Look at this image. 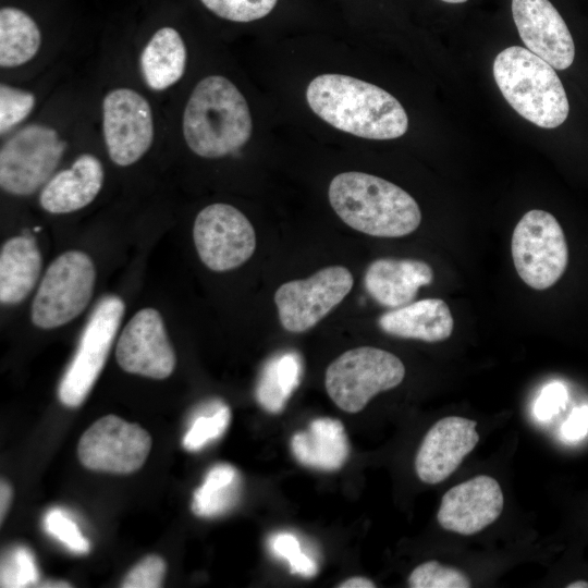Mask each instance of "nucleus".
<instances>
[{
    "label": "nucleus",
    "instance_id": "nucleus-24",
    "mask_svg": "<svg viewBox=\"0 0 588 588\" xmlns=\"http://www.w3.org/2000/svg\"><path fill=\"white\" fill-rule=\"evenodd\" d=\"M303 372L301 356L284 352L271 357L264 366L256 387V400L271 414L283 411L298 387Z\"/></svg>",
    "mask_w": 588,
    "mask_h": 588
},
{
    "label": "nucleus",
    "instance_id": "nucleus-37",
    "mask_svg": "<svg viewBox=\"0 0 588 588\" xmlns=\"http://www.w3.org/2000/svg\"><path fill=\"white\" fill-rule=\"evenodd\" d=\"M12 488L10 483L2 479L0 483V522L2 524L8 510L10 507L11 501H12Z\"/></svg>",
    "mask_w": 588,
    "mask_h": 588
},
{
    "label": "nucleus",
    "instance_id": "nucleus-12",
    "mask_svg": "<svg viewBox=\"0 0 588 588\" xmlns=\"http://www.w3.org/2000/svg\"><path fill=\"white\" fill-rule=\"evenodd\" d=\"M151 437L137 424L107 415L96 420L81 437L78 458L86 468L112 474H131L145 463Z\"/></svg>",
    "mask_w": 588,
    "mask_h": 588
},
{
    "label": "nucleus",
    "instance_id": "nucleus-20",
    "mask_svg": "<svg viewBox=\"0 0 588 588\" xmlns=\"http://www.w3.org/2000/svg\"><path fill=\"white\" fill-rule=\"evenodd\" d=\"M378 324L393 336L434 343L451 336L454 320L444 301L426 298L382 314Z\"/></svg>",
    "mask_w": 588,
    "mask_h": 588
},
{
    "label": "nucleus",
    "instance_id": "nucleus-29",
    "mask_svg": "<svg viewBox=\"0 0 588 588\" xmlns=\"http://www.w3.org/2000/svg\"><path fill=\"white\" fill-rule=\"evenodd\" d=\"M38 568L32 551L23 546L14 547L1 559V587H29L38 584Z\"/></svg>",
    "mask_w": 588,
    "mask_h": 588
},
{
    "label": "nucleus",
    "instance_id": "nucleus-3",
    "mask_svg": "<svg viewBox=\"0 0 588 588\" xmlns=\"http://www.w3.org/2000/svg\"><path fill=\"white\" fill-rule=\"evenodd\" d=\"M183 134L193 152L204 158L230 155L252 134L248 105L228 78L211 75L194 88L183 115Z\"/></svg>",
    "mask_w": 588,
    "mask_h": 588
},
{
    "label": "nucleus",
    "instance_id": "nucleus-8",
    "mask_svg": "<svg viewBox=\"0 0 588 588\" xmlns=\"http://www.w3.org/2000/svg\"><path fill=\"white\" fill-rule=\"evenodd\" d=\"M124 309L117 295H106L95 306L59 384L58 395L64 405L77 407L87 397L106 364Z\"/></svg>",
    "mask_w": 588,
    "mask_h": 588
},
{
    "label": "nucleus",
    "instance_id": "nucleus-41",
    "mask_svg": "<svg viewBox=\"0 0 588 588\" xmlns=\"http://www.w3.org/2000/svg\"><path fill=\"white\" fill-rule=\"evenodd\" d=\"M443 2H446V3H463V2H466L467 0H441Z\"/></svg>",
    "mask_w": 588,
    "mask_h": 588
},
{
    "label": "nucleus",
    "instance_id": "nucleus-2",
    "mask_svg": "<svg viewBox=\"0 0 588 588\" xmlns=\"http://www.w3.org/2000/svg\"><path fill=\"white\" fill-rule=\"evenodd\" d=\"M329 201L352 229L377 237H402L421 222L416 200L400 186L364 172H343L329 185Z\"/></svg>",
    "mask_w": 588,
    "mask_h": 588
},
{
    "label": "nucleus",
    "instance_id": "nucleus-11",
    "mask_svg": "<svg viewBox=\"0 0 588 588\" xmlns=\"http://www.w3.org/2000/svg\"><path fill=\"white\" fill-rule=\"evenodd\" d=\"M193 238L203 264L217 272L242 266L256 248L252 223L228 204H212L201 209L194 222Z\"/></svg>",
    "mask_w": 588,
    "mask_h": 588
},
{
    "label": "nucleus",
    "instance_id": "nucleus-23",
    "mask_svg": "<svg viewBox=\"0 0 588 588\" xmlns=\"http://www.w3.org/2000/svg\"><path fill=\"white\" fill-rule=\"evenodd\" d=\"M186 48L172 27L158 29L145 46L140 68L146 84L154 90L174 85L184 74Z\"/></svg>",
    "mask_w": 588,
    "mask_h": 588
},
{
    "label": "nucleus",
    "instance_id": "nucleus-18",
    "mask_svg": "<svg viewBox=\"0 0 588 588\" xmlns=\"http://www.w3.org/2000/svg\"><path fill=\"white\" fill-rule=\"evenodd\" d=\"M432 280V268L422 260L380 258L368 266L364 285L378 304L393 309L412 303Z\"/></svg>",
    "mask_w": 588,
    "mask_h": 588
},
{
    "label": "nucleus",
    "instance_id": "nucleus-26",
    "mask_svg": "<svg viewBox=\"0 0 588 588\" xmlns=\"http://www.w3.org/2000/svg\"><path fill=\"white\" fill-rule=\"evenodd\" d=\"M241 475L226 463L215 465L195 490L192 511L195 515L212 518L231 511L241 495Z\"/></svg>",
    "mask_w": 588,
    "mask_h": 588
},
{
    "label": "nucleus",
    "instance_id": "nucleus-35",
    "mask_svg": "<svg viewBox=\"0 0 588 588\" xmlns=\"http://www.w3.org/2000/svg\"><path fill=\"white\" fill-rule=\"evenodd\" d=\"M566 399L567 394L563 384L553 382L547 385L541 391L535 405L537 417L543 420L551 418L565 405Z\"/></svg>",
    "mask_w": 588,
    "mask_h": 588
},
{
    "label": "nucleus",
    "instance_id": "nucleus-38",
    "mask_svg": "<svg viewBox=\"0 0 588 588\" xmlns=\"http://www.w3.org/2000/svg\"><path fill=\"white\" fill-rule=\"evenodd\" d=\"M339 588H373L376 587L375 583L363 576L351 577L340 585Z\"/></svg>",
    "mask_w": 588,
    "mask_h": 588
},
{
    "label": "nucleus",
    "instance_id": "nucleus-17",
    "mask_svg": "<svg viewBox=\"0 0 588 588\" xmlns=\"http://www.w3.org/2000/svg\"><path fill=\"white\" fill-rule=\"evenodd\" d=\"M512 14L529 51L556 70L572 65L575 57L573 37L549 0H512Z\"/></svg>",
    "mask_w": 588,
    "mask_h": 588
},
{
    "label": "nucleus",
    "instance_id": "nucleus-22",
    "mask_svg": "<svg viewBox=\"0 0 588 588\" xmlns=\"http://www.w3.org/2000/svg\"><path fill=\"white\" fill-rule=\"evenodd\" d=\"M42 259L34 237L16 235L3 243L0 252V302L15 305L35 287Z\"/></svg>",
    "mask_w": 588,
    "mask_h": 588
},
{
    "label": "nucleus",
    "instance_id": "nucleus-34",
    "mask_svg": "<svg viewBox=\"0 0 588 588\" xmlns=\"http://www.w3.org/2000/svg\"><path fill=\"white\" fill-rule=\"evenodd\" d=\"M167 565L159 555H147L124 577L123 588H158L162 586Z\"/></svg>",
    "mask_w": 588,
    "mask_h": 588
},
{
    "label": "nucleus",
    "instance_id": "nucleus-28",
    "mask_svg": "<svg viewBox=\"0 0 588 588\" xmlns=\"http://www.w3.org/2000/svg\"><path fill=\"white\" fill-rule=\"evenodd\" d=\"M268 547L275 558L289 563L292 574L310 578L319 571L316 559L303 550L301 540L292 532L273 534L268 540Z\"/></svg>",
    "mask_w": 588,
    "mask_h": 588
},
{
    "label": "nucleus",
    "instance_id": "nucleus-7",
    "mask_svg": "<svg viewBox=\"0 0 588 588\" xmlns=\"http://www.w3.org/2000/svg\"><path fill=\"white\" fill-rule=\"evenodd\" d=\"M511 252L519 278L538 291L556 283L568 262L562 226L551 213L539 209L520 218L512 234Z\"/></svg>",
    "mask_w": 588,
    "mask_h": 588
},
{
    "label": "nucleus",
    "instance_id": "nucleus-15",
    "mask_svg": "<svg viewBox=\"0 0 588 588\" xmlns=\"http://www.w3.org/2000/svg\"><path fill=\"white\" fill-rule=\"evenodd\" d=\"M503 506L504 497L498 480L479 475L443 494L437 520L445 530L470 536L494 523Z\"/></svg>",
    "mask_w": 588,
    "mask_h": 588
},
{
    "label": "nucleus",
    "instance_id": "nucleus-1",
    "mask_svg": "<svg viewBox=\"0 0 588 588\" xmlns=\"http://www.w3.org/2000/svg\"><path fill=\"white\" fill-rule=\"evenodd\" d=\"M311 110L333 127L369 139L404 135L408 118L400 101L384 89L341 74H322L308 85Z\"/></svg>",
    "mask_w": 588,
    "mask_h": 588
},
{
    "label": "nucleus",
    "instance_id": "nucleus-19",
    "mask_svg": "<svg viewBox=\"0 0 588 588\" xmlns=\"http://www.w3.org/2000/svg\"><path fill=\"white\" fill-rule=\"evenodd\" d=\"M103 183L101 162L83 154L66 169L52 175L39 196L41 207L50 213H70L89 205Z\"/></svg>",
    "mask_w": 588,
    "mask_h": 588
},
{
    "label": "nucleus",
    "instance_id": "nucleus-9",
    "mask_svg": "<svg viewBox=\"0 0 588 588\" xmlns=\"http://www.w3.org/2000/svg\"><path fill=\"white\" fill-rule=\"evenodd\" d=\"M64 149L65 143L49 126L21 128L1 147V188L16 196L34 194L52 177Z\"/></svg>",
    "mask_w": 588,
    "mask_h": 588
},
{
    "label": "nucleus",
    "instance_id": "nucleus-13",
    "mask_svg": "<svg viewBox=\"0 0 588 588\" xmlns=\"http://www.w3.org/2000/svg\"><path fill=\"white\" fill-rule=\"evenodd\" d=\"M102 131L111 160L121 167L135 163L154 139L148 101L128 88L111 90L102 101Z\"/></svg>",
    "mask_w": 588,
    "mask_h": 588
},
{
    "label": "nucleus",
    "instance_id": "nucleus-4",
    "mask_svg": "<svg viewBox=\"0 0 588 588\" xmlns=\"http://www.w3.org/2000/svg\"><path fill=\"white\" fill-rule=\"evenodd\" d=\"M493 76L503 97L524 119L554 128L567 118L569 105L554 68L526 48L512 46L493 62Z\"/></svg>",
    "mask_w": 588,
    "mask_h": 588
},
{
    "label": "nucleus",
    "instance_id": "nucleus-10",
    "mask_svg": "<svg viewBox=\"0 0 588 588\" xmlns=\"http://www.w3.org/2000/svg\"><path fill=\"white\" fill-rule=\"evenodd\" d=\"M353 283L347 268L330 266L307 279L281 284L274 303L282 327L293 333L311 329L345 298Z\"/></svg>",
    "mask_w": 588,
    "mask_h": 588
},
{
    "label": "nucleus",
    "instance_id": "nucleus-32",
    "mask_svg": "<svg viewBox=\"0 0 588 588\" xmlns=\"http://www.w3.org/2000/svg\"><path fill=\"white\" fill-rule=\"evenodd\" d=\"M216 15L233 22H250L268 15L278 0H200Z\"/></svg>",
    "mask_w": 588,
    "mask_h": 588
},
{
    "label": "nucleus",
    "instance_id": "nucleus-5",
    "mask_svg": "<svg viewBox=\"0 0 588 588\" xmlns=\"http://www.w3.org/2000/svg\"><path fill=\"white\" fill-rule=\"evenodd\" d=\"M405 366L394 354L372 346L348 350L327 368L324 385L334 404L346 413H358L378 393L397 387Z\"/></svg>",
    "mask_w": 588,
    "mask_h": 588
},
{
    "label": "nucleus",
    "instance_id": "nucleus-40",
    "mask_svg": "<svg viewBox=\"0 0 588 588\" xmlns=\"http://www.w3.org/2000/svg\"><path fill=\"white\" fill-rule=\"evenodd\" d=\"M567 588H588V581L575 580L566 586Z\"/></svg>",
    "mask_w": 588,
    "mask_h": 588
},
{
    "label": "nucleus",
    "instance_id": "nucleus-31",
    "mask_svg": "<svg viewBox=\"0 0 588 588\" xmlns=\"http://www.w3.org/2000/svg\"><path fill=\"white\" fill-rule=\"evenodd\" d=\"M47 534L76 554H86L90 550L89 541L83 536L70 514L61 509H51L44 518Z\"/></svg>",
    "mask_w": 588,
    "mask_h": 588
},
{
    "label": "nucleus",
    "instance_id": "nucleus-21",
    "mask_svg": "<svg viewBox=\"0 0 588 588\" xmlns=\"http://www.w3.org/2000/svg\"><path fill=\"white\" fill-rule=\"evenodd\" d=\"M290 445L298 463L323 471L340 469L350 453L343 424L330 417L314 419L306 430L292 436Z\"/></svg>",
    "mask_w": 588,
    "mask_h": 588
},
{
    "label": "nucleus",
    "instance_id": "nucleus-33",
    "mask_svg": "<svg viewBox=\"0 0 588 588\" xmlns=\"http://www.w3.org/2000/svg\"><path fill=\"white\" fill-rule=\"evenodd\" d=\"M35 97L32 93L0 85V133L4 134L22 122L32 111Z\"/></svg>",
    "mask_w": 588,
    "mask_h": 588
},
{
    "label": "nucleus",
    "instance_id": "nucleus-36",
    "mask_svg": "<svg viewBox=\"0 0 588 588\" xmlns=\"http://www.w3.org/2000/svg\"><path fill=\"white\" fill-rule=\"evenodd\" d=\"M562 431L569 440L584 437L588 431V406L575 408L564 422Z\"/></svg>",
    "mask_w": 588,
    "mask_h": 588
},
{
    "label": "nucleus",
    "instance_id": "nucleus-16",
    "mask_svg": "<svg viewBox=\"0 0 588 588\" xmlns=\"http://www.w3.org/2000/svg\"><path fill=\"white\" fill-rule=\"evenodd\" d=\"M473 419L448 416L438 420L425 434L415 457L418 478L437 485L449 478L479 441Z\"/></svg>",
    "mask_w": 588,
    "mask_h": 588
},
{
    "label": "nucleus",
    "instance_id": "nucleus-27",
    "mask_svg": "<svg viewBox=\"0 0 588 588\" xmlns=\"http://www.w3.org/2000/svg\"><path fill=\"white\" fill-rule=\"evenodd\" d=\"M182 445L188 452H198L223 436L231 421V411L220 400L200 405L192 415Z\"/></svg>",
    "mask_w": 588,
    "mask_h": 588
},
{
    "label": "nucleus",
    "instance_id": "nucleus-6",
    "mask_svg": "<svg viewBox=\"0 0 588 588\" xmlns=\"http://www.w3.org/2000/svg\"><path fill=\"white\" fill-rule=\"evenodd\" d=\"M96 281L91 258L79 250L58 256L46 270L33 299L32 322L41 329L61 327L89 304Z\"/></svg>",
    "mask_w": 588,
    "mask_h": 588
},
{
    "label": "nucleus",
    "instance_id": "nucleus-39",
    "mask_svg": "<svg viewBox=\"0 0 588 588\" xmlns=\"http://www.w3.org/2000/svg\"><path fill=\"white\" fill-rule=\"evenodd\" d=\"M38 586L40 587H71V585H69L65 581H46Z\"/></svg>",
    "mask_w": 588,
    "mask_h": 588
},
{
    "label": "nucleus",
    "instance_id": "nucleus-25",
    "mask_svg": "<svg viewBox=\"0 0 588 588\" xmlns=\"http://www.w3.org/2000/svg\"><path fill=\"white\" fill-rule=\"evenodd\" d=\"M35 21L24 11L4 7L0 11V65L14 68L28 62L40 47Z\"/></svg>",
    "mask_w": 588,
    "mask_h": 588
},
{
    "label": "nucleus",
    "instance_id": "nucleus-14",
    "mask_svg": "<svg viewBox=\"0 0 588 588\" xmlns=\"http://www.w3.org/2000/svg\"><path fill=\"white\" fill-rule=\"evenodd\" d=\"M115 356L130 373L166 379L173 372L175 353L157 309H140L130 319L119 336Z\"/></svg>",
    "mask_w": 588,
    "mask_h": 588
},
{
    "label": "nucleus",
    "instance_id": "nucleus-30",
    "mask_svg": "<svg viewBox=\"0 0 588 588\" xmlns=\"http://www.w3.org/2000/svg\"><path fill=\"white\" fill-rule=\"evenodd\" d=\"M411 588H468L471 581L461 569L431 560L416 566L408 576Z\"/></svg>",
    "mask_w": 588,
    "mask_h": 588
}]
</instances>
